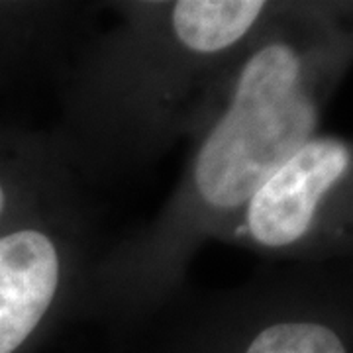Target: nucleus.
Listing matches in <instances>:
<instances>
[{
    "label": "nucleus",
    "mask_w": 353,
    "mask_h": 353,
    "mask_svg": "<svg viewBox=\"0 0 353 353\" xmlns=\"http://www.w3.org/2000/svg\"><path fill=\"white\" fill-rule=\"evenodd\" d=\"M148 324L145 353H353L352 271L292 265L201 296L185 290Z\"/></svg>",
    "instance_id": "3"
},
{
    "label": "nucleus",
    "mask_w": 353,
    "mask_h": 353,
    "mask_svg": "<svg viewBox=\"0 0 353 353\" xmlns=\"http://www.w3.org/2000/svg\"><path fill=\"white\" fill-rule=\"evenodd\" d=\"M277 0L106 2L59 71L51 132L79 181L110 183L157 163L214 114L241 51Z\"/></svg>",
    "instance_id": "2"
},
{
    "label": "nucleus",
    "mask_w": 353,
    "mask_h": 353,
    "mask_svg": "<svg viewBox=\"0 0 353 353\" xmlns=\"http://www.w3.org/2000/svg\"><path fill=\"white\" fill-rule=\"evenodd\" d=\"M94 6L79 2H0V85L28 71L61 67L87 34Z\"/></svg>",
    "instance_id": "7"
},
{
    "label": "nucleus",
    "mask_w": 353,
    "mask_h": 353,
    "mask_svg": "<svg viewBox=\"0 0 353 353\" xmlns=\"http://www.w3.org/2000/svg\"><path fill=\"white\" fill-rule=\"evenodd\" d=\"M352 61V2L277 0L192 138L171 199L152 222L97 255L77 314L138 332L176 301L196 252L318 134Z\"/></svg>",
    "instance_id": "1"
},
{
    "label": "nucleus",
    "mask_w": 353,
    "mask_h": 353,
    "mask_svg": "<svg viewBox=\"0 0 353 353\" xmlns=\"http://www.w3.org/2000/svg\"><path fill=\"white\" fill-rule=\"evenodd\" d=\"M214 241L294 265L347 261L353 243L352 139L314 134L255 189Z\"/></svg>",
    "instance_id": "4"
},
{
    "label": "nucleus",
    "mask_w": 353,
    "mask_h": 353,
    "mask_svg": "<svg viewBox=\"0 0 353 353\" xmlns=\"http://www.w3.org/2000/svg\"><path fill=\"white\" fill-rule=\"evenodd\" d=\"M79 194L51 134L0 126V230Z\"/></svg>",
    "instance_id": "6"
},
{
    "label": "nucleus",
    "mask_w": 353,
    "mask_h": 353,
    "mask_svg": "<svg viewBox=\"0 0 353 353\" xmlns=\"http://www.w3.org/2000/svg\"><path fill=\"white\" fill-rule=\"evenodd\" d=\"M97 255L81 196L0 230V353H36L77 314Z\"/></svg>",
    "instance_id": "5"
}]
</instances>
